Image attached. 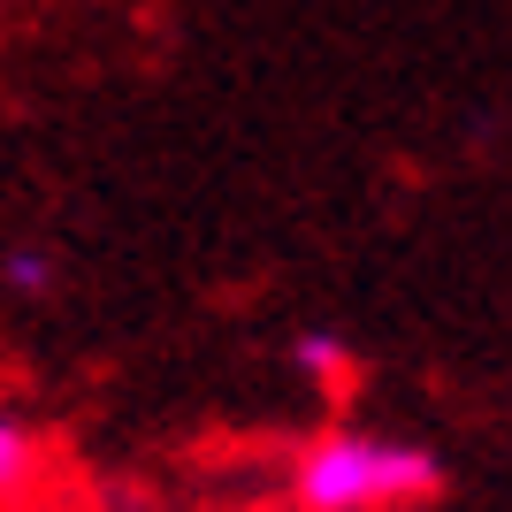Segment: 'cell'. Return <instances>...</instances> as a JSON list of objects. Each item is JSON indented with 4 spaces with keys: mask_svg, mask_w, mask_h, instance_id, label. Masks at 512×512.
I'll use <instances>...</instances> for the list:
<instances>
[{
    "mask_svg": "<svg viewBox=\"0 0 512 512\" xmlns=\"http://www.w3.org/2000/svg\"><path fill=\"white\" fill-rule=\"evenodd\" d=\"M39 428H31V413L23 406H0V497H23L31 482H39Z\"/></svg>",
    "mask_w": 512,
    "mask_h": 512,
    "instance_id": "7a4b0ae2",
    "label": "cell"
},
{
    "mask_svg": "<svg viewBox=\"0 0 512 512\" xmlns=\"http://www.w3.org/2000/svg\"><path fill=\"white\" fill-rule=\"evenodd\" d=\"M444 490V459L413 436H375V428H321L291 467L299 512H398L428 505Z\"/></svg>",
    "mask_w": 512,
    "mask_h": 512,
    "instance_id": "6da1fadb",
    "label": "cell"
},
{
    "mask_svg": "<svg viewBox=\"0 0 512 512\" xmlns=\"http://www.w3.org/2000/svg\"><path fill=\"white\" fill-rule=\"evenodd\" d=\"M291 367H299L314 390H344V375H352V344H344L337 329H299V337H291Z\"/></svg>",
    "mask_w": 512,
    "mask_h": 512,
    "instance_id": "277c9868",
    "label": "cell"
},
{
    "mask_svg": "<svg viewBox=\"0 0 512 512\" xmlns=\"http://www.w3.org/2000/svg\"><path fill=\"white\" fill-rule=\"evenodd\" d=\"M0 291H8V299H54V291H62V260H54V245L16 237V245L0 253Z\"/></svg>",
    "mask_w": 512,
    "mask_h": 512,
    "instance_id": "3957f363",
    "label": "cell"
}]
</instances>
